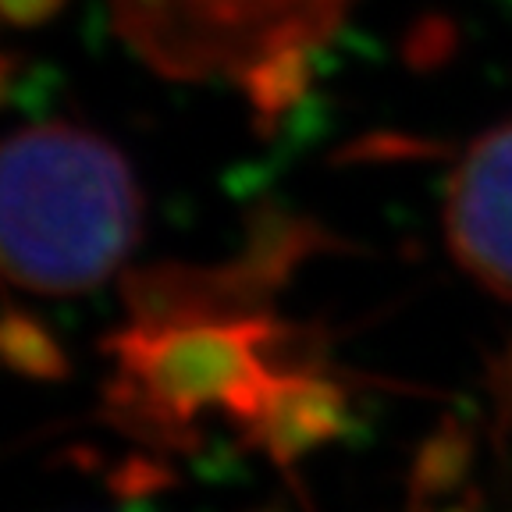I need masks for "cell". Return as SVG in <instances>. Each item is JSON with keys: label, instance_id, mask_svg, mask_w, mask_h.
I'll use <instances>...</instances> for the list:
<instances>
[{"label": "cell", "instance_id": "1", "mask_svg": "<svg viewBox=\"0 0 512 512\" xmlns=\"http://www.w3.org/2000/svg\"><path fill=\"white\" fill-rule=\"evenodd\" d=\"M143 232V192L118 146L72 121L11 132L0 160V246L11 285L82 296L125 264Z\"/></svg>", "mask_w": 512, "mask_h": 512}, {"label": "cell", "instance_id": "2", "mask_svg": "<svg viewBox=\"0 0 512 512\" xmlns=\"http://www.w3.org/2000/svg\"><path fill=\"white\" fill-rule=\"evenodd\" d=\"M114 32L164 79L232 82L260 107L285 111L310 61L356 0H107Z\"/></svg>", "mask_w": 512, "mask_h": 512}, {"label": "cell", "instance_id": "3", "mask_svg": "<svg viewBox=\"0 0 512 512\" xmlns=\"http://www.w3.org/2000/svg\"><path fill=\"white\" fill-rule=\"evenodd\" d=\"M445 239L480 288L512 303V121L473 139L448 175Z\"/></svg>", "mask_w": 512, "mask_h": 512}, {"label": "cell", "instance_id": "4", "mask_svg": "<svg viewBox=\"0 0 512 512\" xmlns=\"http://www.w3.org/2000/svg\"><path fill=\"white\" fill-rule=\"evenodd\" d=\"M4 4V15L15 25H40L61 8L64 0H0Z\"/></svg>", "mask_w": 512, "mask_h": 512}]
</instances>
